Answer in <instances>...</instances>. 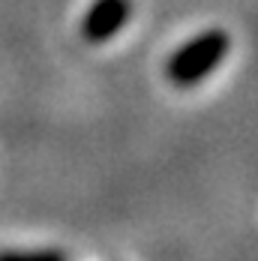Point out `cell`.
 I'll list each match as a JSON object with an SVG mask.
<instances>
[{
    "mask_svg": "<svg viewBox=\"0 0 258 261\" xmlns=\"http://www.w3.org/2000/svg\"><path fill=\"white\" fill-rule=\"evenodd\" d=\"M228 51H231V39L222 27L201 30L198 36L186 39L183 45L171 51L165 63V75L174 87H195L222 66Z\"/></svg>",
    "mask_w": 258,
    "mask_h": 261,
    "instance_id": "1",
    "label": "cell"
},
{
    "mask_svg": "<svg viewBox=\"0 0 258 261\" xmlns=\"http://www.w3.org/2000/svg\"><path fill=\"white\" fill-rule=\"evenodd\" d=\"M132 15V0H93L81 18V36L84 42H108L114 39Z\"/></svg>",
    "mask_w": 258,
    "mask_h": 261,
    "instance_id": "2",
    "label": "cell"
},
{
    "mask_svg": "<svg viewBox=\"0 0 258 261\" xmlns=\"http://www.w3.org/2000/svg\"><path fill=\"white\" fill-rule=\"evenodd\" d=\"M0 261H66L57 249H0Z\"/></svg>",
    "mask_w": 258,
    "mask_h": 261,
    "instance_id": "3",
    "label": "cell"
}]
</instances>
